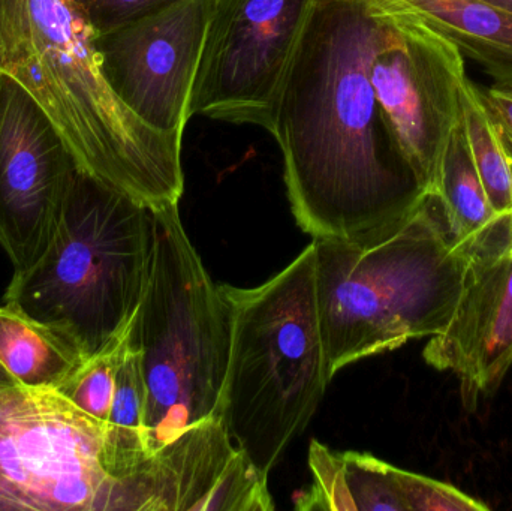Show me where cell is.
Wrapping results in <instances>:
<instances>
[{
	"mask_svg": "<svg viewBox=\"0 0 512 511\" xmlns=\"http://www.w3.org/2000/svg\"><path fill=\"white\" fill-rule=\"evenodd\" d=\"M313 482L295 497L298 510L408 511L400 468L369 453L333 452L312 441Z\"/></svg>",
	"mask_w": 512,
	"mask_h": 511,
	"instance_id": "5bb4252c",
	"label": "cell"
},
{
	"mask_svg": "<svg viewBox=\"0 0 512 511\" xmlns=\"http://www.w3.org/2000/svg\"><path fill=\"white\" fill-rule=\"evenodd\" d=\"M153 207L75 171L47 248L3 302L65 333L87 359L128 335L149 282Z\"/></svg>",
	"mask_w": 512,
	"mask_h": 511,
	"instance_id": "277c9868",
	"label": "cell"
},
{
	"mask_svg": "<svg viewBox=\"0 0 512 511\" xmlns=\"http://www.w3.org/2000/svg\"><path fill=\"white\" fill-rule=\"evenodd\" d=\"M378 33L369 77L388 131L415 182L435 195L462 120L465 56L441 33L385 0H370Z\"/></svg>",
	"mask_w": 512,
	"mask_h": 511,
	"instance_id": "ba28073f",
	"label": "cell"
},
{
	"mask_svg": "<svg viewBox=\"0 0 512 511\" xmlns=\"http://www.w3.org/2000/svg\"><path fill=\"white\" fill-rule=\"evenodd\" d=\"M427 365L456 375L463 407L475 411L512 366V254L472 264L447 327L423 351Z\"/></svg>",
	"mask_w": 512,
	"mask_h": 511,
	"instance_id": "4fadbf2b",
	"label": "cell"
},
{
	"mask_svg": "<svg viewBox=\"0 0 512 511\" xmlns=\"http://www.w3.org/2000/svg\"><path fill=\"white\" fill-rule=\"evenodd\" d=\"M221 290L230 305L231 350L219 419L268 476L333 378L319 329L315 246L259 287Z\"/></svg>",
	"mask_w": 512,
	"mask_h": 511,
	"instance_id": "5b68a950",
	"label": "cell"
},
{
	"mask_svg": "<svg viewBox=\"0 0 512 511\" xmlns=\"http://www.w3.org/2000/svg\"><path fill=\"white\" fill-rule=\"evenodd\" d=\"M484 2L492 3V5L505 9V11L511 12L512 14V0H484Z\"/></svg>",
	"mask_w": 512,
	"mask_h": 511,
	"instance_id": "d4e9b609",
	"label": "cell"
},
{
	"mask_svg": "<svg viewBox=\"0 0 512 511\" xmlns=\"http://www.w3.org/2000/svg\"><path fill=\"white\" fill-rule=\"evenodd\" d=\"M487 107L501 120L512 138V81H495L492 86H480Z\"/></svg>",
	"mask_w": 512,
	"mask_h": 511,
	"instance_id": "603a6c76",
	"label": "cell"
},
{
	"mask_svg": "<svg viewBox=\"0 0 512 511\" xmlns=\"http://www.w3.org/2000/svg\"><path fill=\"white\" fill-rule=\"evenodd\" d=\"M84 362L65 333L8 303L0 306V363L18 384L59 390Z\"/></svg>",
	"mask_w": 512,
	"mask_h": 511,
	"instance_id": "e0dca14e",
	"label": "cell"
},
{
	"mask_svg": "<svg viewBox=\"0 0 512 511\" xmlns=\"http://www.w3.org/2000/svg\"><path fill=\"white\" fill-rule=\"evenodd\" d=\"M95 38L72 0H0V75L44 111L78 170L146 206L179 204L183 138L150 128L117 98Z\"/></svg>",
	"mask_w": 512,
	"mask_h": 511,
	"instance_id": "7a4b0ae2",
	"label": "cell"
},
{
	"mask_svg": "<svg viewBox=\"0 0 512 511\" xmlns=\"http://www.w3.org/2000/svg\"><path fill=\"white\" fill-rule=\"evenodd\" d=\"M376 33L370 0H315L283 81L273 137L295 221L313 239H366L429 195L370 83Z\"/></svg>",
	"mask_w": 512,
	"mask_h": 511,
	"instance_id": "6da1fadb",
	"label": "cell"
},
{
	"mask_svg": "<svg viewBox=\"0 0 512 511\" xmlns=\"http://www.w3.org/2000/svg\"><path fill=\"white\" fill-rule=\"evenodd\" d=\"M315 0H212L189 114L273 135L286 72Z\"/></svg>",
	"mask_w": 512,
	"mask_h": 511,
	"instance_id": "9c48e42d",
	"label": "cell"
},
{
	"mask_svg": "<svg viewBox=\"0 0 512 511\" xmlns=\"http://www.w3.org/2000/svg\"><path fill=\"white\" fill-rule=\"evenodd\" d=\"M105 429L57 390L0 386V511H122Z\"/></svg>",
	"mask_w": 512,
	"mask_h": 511,
	"instance_id": "52a82bcc",
	"label": "cell"
},
{
	"mask_svg": "<svg viewBox=\"0 0 512 511\" xmlns=\"http://www.w3.org/2000/svg\"><path fill=\"white\" fill-rule=\"evenodd\" d=\"M128 335L87 359L57 390L78 410L104 425L113 404L117 372L128 351Z\"/></svg>",
	"mask_w": 512,
	"mask_h": 511,
	"instance_id": "ffe728a7",
	"label": "cell"
},
{
	"mask_svg": "<svg viewBox=\"0 0 512 511\" xmlns=\"http://www.w3.org/2000/svg\"><path fill=\"white\" fill-rule=\"evenodd\" d=\"M435 197L454 243L472 264L510 251L512 222L492 206L472 159L462 120L454 129Z\"/></svg>",
	"mask_w": 512,
	"mask_h": 511,
	"instance_id": "9a60e30c",
	"label": "cell"
},
{
	"mask_svg": "<svg viewBox=\"0 0 512 511\" xmlns=\"http://www.w3.org/2000/svg\"><path fill=\"white\" fill-rule=\"evenodd\" d=\"M408 511H486L489 506L454 486L421 474L402 473Z\"/></svg>",
	"mask_w": 512,
	"mask_h": 511,
	"instance_id": "7402d4cb",
	"label": "cell"
},
{
	"mask_svg": "<svg viewBox=\"0 0 512 511\" xmlns=\"http://www.w3.org/2000/svg\"><path fill=\"white\" fill-rule=\"evenodd\" d=\"M462 125L492 206L512 222V138L471 78L462 90Z\"/></svg>",
	"mask_w": 512,
	"mask_h": 511,
	"instance_id": "d6986e66",
	"label": "cell"
},
{
	"mask_svg": "<svg viewBox=\"0 0 512 511\" xmlns=\"http://www.w3.org/2000/svg\"><path fill=\"white\" fill-rule=\"evenodd\" d=\"M108 465L123 486L149 458L147 453V392L140 351L128 335V351L117 372L113 404L105 429Z\"/></svg>",
	"mask_w": 512,
	"mask_h": 511,
	"instance_id": "ac0fdd59",
	"label": "cell"
},
{
	"mask_svg": "<svg viewBox=\"0 0 512 511\" xmlns=\"http://www.w3.org/2000/svg\"><path fill=\"white\" fill-rule=\"evenodd\" d=\"M183 0H72L96 35L152 17Z\"/></svg>",
	"mask_w": 512,
	"mask_h": 511,
	"instance_id": "44dd1931",
	"label": "cell"
},
{
	"mask_svg": "<svg viewBox=\"0 0 512 511\" xmlns=\"http://www.w3.org/2000/svg\"><path fill=\"white\" fill-rule=\"evenodd\" d=\"M77 168L44 111L0 75V245L14 273L47 248Z\"/></svg>",
	"mask_w": 512,
	"mask_h": 511,
	"instance_id": "8fae6325",
	"label": "cell"
},
{
	"mask_svg": "<svg viewBox=\"0 0 512 511\" xmlns=\"http://www.w3.org/2000/svg\"><path fill=\"white\" fill-rule=\"evenodd\" d=\"M14 384H18L17 381L0 363V386H14Z\"/></svg>",
	"mask_w": 512,
	"mask_h": 511,
	"instance_id": "cb8c5ba5",
	"label": "cell"
},
{
	"mask_svg": "<svg viewBox=\"0 0 512 511\" xmlns=\"http://www.w3.org/2000/svg\"><path fill=\"white\" fill-rule=\"evenodd\" d=\"M149 282L129 338L147 392V453L219 417L231 350L230 305L189 240L177 204L153 207Z\"/></svg>",
	"mask_w": 512,
	"mask_h": 511,
	"instance_id": "8992f818",
	"label": "cell"
},
{
	"mask_svg": "<svg viewBox=\"0 0 512 511\" xmlns=\"http://www.w3.org/2000/svg\"><path fill=\"white\" fill-rule=\"evenodd\" d=\"M212 0H183L159 14L96 35L102 74L150 128L183 138Z\"/></svg>",
	"mask_w": 512,
	"mask_h": 511,
	"instance_id": "30bf717a",
	"label": "cell"
},
{
	"mask_svg": "<svg viewBox=\"0 0 512 511\" xmlns=\"http://www.w3.org/2000/svg\"><path fill=\"white\" fill-rule=\"evenodd\" d=\"M510 252H511V254H512V245H511V249H510Z\"/></svg>",
	"mask_w": 512,
	"mask_h": 511,
	"instance_id": "484cf974",
	"label": "cell"
},
{
	"mask_svg": "<svg viewBox=\"0 0 512 511\" xmlns=\"http://www.w3.org/2000/svg\"><path fill=\"white\" fill-rule=\"evenodd\" d=\"M319 329L331 377L447 327L471 270L435 195L366 239H313Z\"/></svg>",
	"mask_w": 512,
	"mask_h": 511,
	"instance_id": "3957f363",
	"label": "cell"
},
{
	"mask_svg": "<svg viewBox=\"0 0 512 511\" xmlns=\"http://www.w3.org/2000/svg\"><path fill=\"white\" fill-rule=\"evenodd\" d=\"M414 15L495 81H512V14L484 0H385Z\"/></svg>",
	"mask_w": 512,
	"mask_h": 511,
	"instance_id": "2e32d148",
	"label": "cell"
},
{
	"mask_svg": "<svg viewBox=\"0 0 512 511\" xmlns=\"http://www.w3.org/2000/svg\"><path fill=\"white\" fill-rule=\"evenodd\" d=\"M271 511L268 476L234 446L219 417L156 450L123 486V511Z\"/></svg>",
	"mask_w": 512,
	"mask_h": 511,
	"instance_id": "7c38bea8",
	"label": "cell"
}]
</instances>
